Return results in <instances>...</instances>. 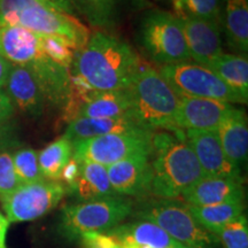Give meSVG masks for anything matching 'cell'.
<instances>
[{
  "label": "cell",
  "instance_id": "obj_2",
  "mask_svg": "<svg viewBox=\"0 0 248 248\" xmlns=\"http://www.w3.org/2000/svg\"><path fill=\"white\" fill-rule=\"evenodd\" d=\"M152 144L150 194L159 199H178L203 177L199 162L185 140L184 131L154 132Z\"/></svg>",
  "mask_w": 248,
  "mask_h": 248
},
{
  "label": "cell",
  "instance_id": "obj_31",
  "mask_svg": "<svg viewBox=\"0 0 248 248\" xmlns=\"http://www.w3.org/2000/svg\"><path fill=\"white\" fill-rule=\"evenodd\" d=\"M214 237L225 248H248V221L240 215L233 221L219 228Z\"/></svg>",
  "mask_w": 248,
  "mask_h": 248
},
{
  "label": "cell",
  "instance_id": "obj_37",
  "mask_svg": "<svg viewBox=\"0 0 248 248\" xmlns=\"http://www.w3.org/2000/svg\"><path fill=\"white\" fill-rule=\"evenodd\" d=\"M46 1H48L49 4L54 5L55 7L61 9V11L64 12V13L73 15V16H75V14L77 13L75 6L73 4V0H46Z\"/></svg>",
  "mask_w": 248,
  "mask_h": 248
},
{
  "label": "cell",
  "instance_id": "obj_27",
  "mask_svg": "<svg viewBox=\"0 0 248 248\" xmlns=\"http://www.w3.org/2000/svg\"><path fill=\"white\" fill-rule=\"evenodd\" d=\"M120 0H73L76 11L82 13L93 26L107 27L115 20Z\"/></svg>",
  "mask_w": 248,
  "mask_h": 248
},
{
  "label": "cell",
  "instance_id": "obj_12",
  "mask_svg": "<svg viewBox=\"0 0 248 248\" xmlns=\"http://www.w3.org/2000/svg\"><path fill=\"white\" fill-rule=\"evenodd\" d=\"M233 108V105L229 102L206 98L182 97L173 117V131L216 130Z\"/></svg>",
  "mask_w": 248,
  "mask_h": 248
},
{
  "label": "cell",
  "instance_id": "obj_1",
  "mask_svg": "<svg viewBox=\"0 0 248 248\" xmlns=\"http://www.w3.org/2000/svg\"><path fill=\"white\" fill-rule=\"evenodd\" d=\"M141 61L128 43L98 31L75 52L70 74L83 79L93 90H126Z\"/></svg>",
  "mask_w": 248,
  "mask_h": 248
},
{
  "label": "cell",
  "instance_id": "obj_14",
  "mask_svg": "<svg viewBox=\"0 0 248 248\" xmlns=\"http://www.w3.org/2000/svg\"><path fill=\"white\" fill-rule=\"evenodd\" d=\"M0 55L9 63L30 71L48 59L40 47L39 35L16 26L0 28Z\"/></svg>",
  "mask_w": 248,
  "mask_h": 248
},
{
  "label": "cell",
  "instance_id": "obj_28",
  "mask_svg": "<svg viewBox=\"0 0 248 248\" xmlns=\"http://www.w3.org/2000/svg\"><path fill=\"white\" fill-rule=\"evenodd\" d=\"M176 16L217 21L221 13L219 0H172Z\"/></svg>",
  "mask_w": 248,
  "mask_h": 248
},
{
  "label": "cell",
  "instance_id": "obj_39",
  "mask_svg": "<svg viewBox=\"0 0 248 248\" xmlns=\"http://www.w3.org/2000/svg\"><path fill=\"white\" fill-rule=\"evenodd\" d=\"M9 226L7 217L0 213V248H6V234Z\"/></svg>",
  "mask_w": 248,
  "mask_h": 248
},
{
  "label": "cell",
  "instance_id": "obj_18",
  "mask_svg": "<svg viewBox=\"0 0 248 248\" xmlns=\"http://www.w3.org/2000/svg\"><path fill=\"white\" fill-rule=\"evenodd\" d=\"M228 160L243 171L248 156V123L243 109L233 108L216 129Z\"/></svg>",
  "mask_w": 248,
  "mask_h": 248
},
{
  "label": "cell",
  "instance_id": "obj_3",
  "mask_svg": "<svg viewBox=\"0 0 248 248\" xmlns=\"http://www.w3.org/2000/svg\"><path fill=\"white\" fill-rule=\"evenodd\" d=\"M9 26L24 28L37 35L61 37L76 51L90 38L84 24L46 0H0V28Z\"/></svg>",
  "mask_w": 248,
  "mask_h": 248
},
{
  "label": "cell",
  "instance_id": "obj_10",
  "mask_svg": "<svg viewBox=\"0 0 248 248\" xmlns=\"http://www.w3.org/2000/svg\"><path fill=\"white\" fill-rule=\"evenodd\" d=\"M66 193L67 188L63 184L44 179L21 184L1 202L9 223L30 222L55 208Z\"/></svg>",
  "mask_w": 248,
  "mask_h": 248
},
{
  "label": "cell",
  "instance_id": "obj_24",
  "mask_svg": "<svg viewBox=\"0 0 248 248\" xmlns=\"http://www.w3.org/2000/svg\"><path fill=\"white\" fill-rule=\"evenodd\" d=\"M224 24L233 48L248 49V0H224Z\"/></svg>",
  "mask_w": 248,
  "mask_h": 248
},
{
  "label": "cell",
  "instance_id": "obj_9",
  "mask_svg": "<svg viewBox=\"0 0 248 248\" xmlns=\"http://www.w3.org/2000/svg\"><path fill=\"white\" fill-rule=\"evenodd\" d=\"M141 43L151 58L162 66L191 60L181 18L168 12L155 11L144 18Z\"/></svg>",
  "mask_w": 248,
  "mask_h": 248
},
{
  "label": "cell",
  "instance_id": "obj_11",
  "mask_svg": "<svg viewBox=\"0 0 248 248\" xmlns=\"http://www.w3.org/2000/svg\"><path fill=\"white\" fill-rule=\"evenodd\" d=\"M184 137L193 151L203 176L244 182L243 171L225 156L216 130H185Z\"/></svg>",
  "mask_w": 248,
  "mask_h": 248
},
{
  "label": "cell",
  "instance_id": "obj_6",
  "mask_svg": "<svg viewBox=\"0 0 248 248\" xmlns=\"http://www.w3.org/2000/svg\"><path fill=\"white\" fill-rule=\"evenodd\" d=\"M136 217L160 226L173 240L187 248H217L219 244L195 221L184 201L156 198L139 207Z\"/></svg>",
  "mask_w": 248,
  "mask_h": 248
},
{
  "label": "cell",
  "instance_id": "obj_15",
  "mask_svg": "<svg viewBox=\"0 0 248 248\" xmlns=\"http://www.w3.org/2000/svg\"><path fill=\"white\" fill-rule=\"evenodd\" d=\"M183 33L191 60L206 66L223 53L221 30L217 21L202 18H181Z\"/></svg>",
  "mask_w": 248,
  "mask_h": 248
},
{
  "label": "cell",
  "instance_id": "obj_38",
  "mask_svg": "<svg viewBox=\"0 0 248 248\" xmlns=\"http://www.w3.org/2000/svg\"><path fill=\"white\" fill-rule=\"evenodd\" d=\"M12 63L0 55V89H2L7 82L9 71H11Z\"/></svg>",
  "mask_w": 248,
  "mask_h": 248
},
{
  "label": "cell",
  "instance_id": "obj_20",
  "mask_svg": "<svg viewBox=\"0 0 248 248\" xmlns=\"http://www.w3.org/2000/svg\"><path fill=\"white\" fill-rule=\"evenodd\" d=\"M106 233L113 235L122 245H137L145 248H187L173 240L160 226L142 219L120 224Z\"/></svg>",
  "mask_w": 248,
  "mask_h": 248
},
{
  "label": "cell",
  "instance_id": "obj_25",
  "mask_svg": "<svg viewBox=\"0 0 248 248\" xmlns=\"http://www.w3.org/2000/svg\"><path fill=\"white\" fill-rule=\"evenodd\" d=\"M188 208L195 221L214 235L219 228L243 215L245 204L244 201H237L212 206H188Z\"/></svg>",
  "mask_w": 248,
  "mask_h": 248
},
{
  "label": "cell",
  "instance_id": "obj_33",
  "mask_svg": "<svg viewBox=\"0 0 248 248\" xmlns=\"http://www.w3.org/2000/svg\"><path fill=\"white\" fill-rule=\"evenodd\" d=\"M78 241L84 248H123L116 238L105 232H86Z\"/></svg>",
  "mask_w": 248,
  "mask_h": 248
},
{
  "label": "cell",
  "instance_id": "obj_5",
  "mask_svg": "<svg viewBox=\"0 0 248 248\" xmlns=\"http://www.w3.org/2000/svg\"><path fill=\"white\" fill-rule=\"evenodd\" d=\"M132 213V201L120 195L67 204L62 208L59 231L69 241L78 240L86 232L106 233Z\"/></svg>",
  "mask_w": 248,
  "mask_h": 248
},
{
  "label": "cell",
  "instance_id": "obj_13",
  "mask_svg": "<svg viewBox=\"0 0 248 248\" xmlns=\"http://www.w3.org/2000/svg\"><path fill=\"white\" fill-rule=\"evenodd\" d=\"M114 192L120 197L140 198L150 193L151 154H137L107 167Z\"/></svg>",
  "mask_w": 248,
  "mask_h": 248
},
{
  "label": "cell",
  "instance_id": "obj_34",
  "mask_svg": "<svg viewBox=\"0 0 248 248\" xmlns=\"http://www.w3.org/2000/svg\"><path fill=\"white\" fill-rule=\"evenodd\" d=\"M18 145L17 135L12 123H0V152L8 151Z\"/></svg>",
  "mask_w": 248,
  "mask_h": 248
},
{
  "label": "cell",
  "instance_id": "obj_19",
  "mask_svg": "<svg viewBox=\"0 0 248 248\" xmlns=\"http://www.w3.org/2000/svg\"><path fill=\"white\" fill-rule=\"evenodd\" d=\"M76 117L117 119L131 117V102L126 90L98 91L91 90L76 111ZM133 120V119H132Z\"/></svg>",
  "mask_w": 248,
  "mask_h": 248
},
{
  "label": "cell",
  "instance_id": "obj_36",
  "mask_svg": "<svg viewBox=\"0 0 248 248\" xmlns=\"http://www.w3.org/2000/svg\"><path fill=\"white\" fill-rule=\"evenodd\" d=\"M14 110L15 108L7 93L0 89V123L9 122V120L14 115Z\"/></svg>",
  "mask_w": 248,
  "mask_h": 248
},
{
  "label": "cell",
  "instance_id": "obj_22",
  "mask_svg": "<svg viewBox=\"0 0 248 248\" xmlns=\"http://www.w3.org/2000/svg\"><path fill=\"white\" fill-rule=\"evenodd\" d=\"M69 191L82 201L116 197L108 177L107 167L94 162H79V175Z\"/></svg>",
  "mask_w": 248,
  "mask_h": 248
},
{
  "label": "cell",
  "instance_id": "obj_21",
  "mask_svg": "<svg viewBox=\"0 0 248 248\" xmlns=\"http://www.w3.org/2000/svg\"><path fill=\"white\" fill-rule=\"evenodd\" d=\"M141 128L135 120L130 117L117 119H90V117H76L68 123V126L62 137L71 142L110 135L140 130ZM146 130V129H145Z\"/></svg>",
  "mask_w": 248,
  "mask_h": 248
},
{
  "label": "cell",
  "instance_id": "obj_26",
  "mask_svg": "<svg viewBox=\"0 0 248 248\" xmlns=\"http://www.w3.org/2000/svg\"><path fill=\"white\" fill-rule=\"evenodd\" d=\"M73 157V142L61 137L38 153V164L43 177L60 181L61 172Z\"/></svg>",
  "mask_w": 248,
  "mask_h": 248
},
{
  "label": "cell",
  "instance_id": "obj_35",
  "mask_svg": "<svg viewBox=\"0 0 248 248\" xmlns=\"http://www.w3.org/2000/svg\"><path fill=\"white\" fill-rule=\"evenodd\" d=\"M78 175H79V162H77L76 160H74L73 157H71V160L68 162L67 166L64 167L63 170H62L60 181L66 183L68 185V188H69L70 186H73L74 183L77 181Z\"/></svg>",
  "mask_w": 248,
  "mask_h": 248
},
{
  "label": "cell",
  "instance_id": "obj_23",
  "mask_svg": "<svg viewBox=\"0 0 248 248\" xmlns=\"http://www.w3.org/2000/svg\"><path fill=\"white\" fill-rule=\"evenodd\" d=\"M204 67L248 100V61L246 58L222 53L210 60Z\"/></svg>",
  "mask_w": 248,
  "mask_h": 248
},
{
  "label": "cell",
  "instance_id": "obj_30",
  "mask_svg": "<svg viewBox=\"0 0 248 248\" xmlns=\"http://www.w3.org/2000/svg\"><path fill=\"white\" fill-rule=\"evenodd\" d=\"M40 47L44 54L55 63L70 70L76 48L67 39L58 36L39 35Z\"/></svg>",
  "mask_w": 248,
  "mask_h": 248
},
{
  "label": "cell",
  "instance_id": "obj_17",
  "mask_svg": "<svg viewBox=\"0 0 248 248\" xmlns=\"http://www.w3.org/2000/svg\"><path fill=\"white\" fill-rule=\"evenodd\" d=\"M5 88L14 108L31 116L42 115L46 99L38 80L28 68L12 64Z\"/></svg>",
  "mask_w": 248,
  "mask_h": 248
},
{
  "label": "cell",
  "instance_id": "obj_32",
  "mask_svg": "<svg viewBox=\"0 0 248 248\" xmlns=\"http://www.w3.org/2000/svg\"><path fill=\"white\" fill-rule=\"evenodd\" d=\"M21 184L15 172L12 154L8 151L0 152V200L14 192Z\"/></svg>",
  "mask_w": 248,
  "mask_h": 248
},
{
  "label": "cell",
  "instance_id": "obj_8",
  "mask_svg": "<svg viewBox=\"0 0 248 248\" xmlns=\"http://www.w3.org/2000/svg\"><path fill=\"white\" fill-rule=\"evenodd\" d=\"M160 74L181 98H206L231 105H246L248 101L226 85L216 74L201 64L191 62L168 64L161 67Z\"/></svg>",
  "mask_w": 248,
  "mask_h": 248
},
{
  "label": "cell",
  "instance_id": "obj_7",
  "mask_svg": "<svg viewBox=\"0 0 248 248\" xmlns=\"http://www.w3.org/2000/svg\"><path fill=\"white\" fill-rule=\"evenodd\" d=\"M154 131L110 133L73 142V159L77 162H94L109 167L137 154H152Z\"/></svg>",
  "mask_w": 248,
  "mask_h": 248
},
{
  "label": "cell",
  "instance_id": "obj_29",
  "mask_svg": "<svg viewBox=\"0 0 248 248\" xmlns=\"http://www.w3.org/2000/svg\"><path fill=\"white\" fill-rule=\"evenodd\" d=\"M15 172L22 184L44 181L38 164V153L32 148H22L12 155Z\"/></svg>",
  "mask_w": 248,
  "mask_h": 248
},
{
  "label": "cell",
  "instance_id": "obj_40",
  "mask_svg": "<svg viewBox=\"0 0 248 248\" xmlns=\"http://www.w3.org/2000/svg\"><path fill=\"white\" fill-rule=\"evenodd\" d=\"M123 248H145V247H140L137 246V245H122Z\"/></svg>",
  "mask_w": 248,
  "mask_h": 248
},
{
  "label": "cell",
  "instance_id": "obj_16",
  "mask_svg": "<svg viewBox=\"0 0 248 248\" xmlns=\"http://www.w3.org/2000/svg\"><path fill=\"white\" fill-rule=\"evenodd\" d=\"M243 183L232 178L203 176L187 188L182 198L188 206L197 207L244 201Z\"/></svg>",
  "mask_w": 248,
  "mask_h": 248
},
{
  "label": "cell",
  "instance_id": "obj_4",
  "mask_svg": "<svg viewBox=\"0 0 248 248\" xmlns=\"http://www.w3.org/2000/svg\"><path fill=\"white\" fill-rule=\"evenodd\" d=\"M126 91L131 102V117L141 128L173 131V117L181 97L159 70L141 63Z\"/></svg>",
  "mask_w": 248,
  "mask_h": 248
}]
</instances>
